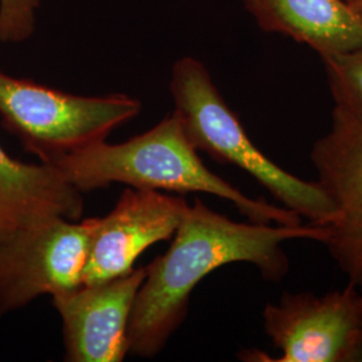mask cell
<instances>
[{
    "instance_id": "2",
    "label": "cell",
    "mask_w": 362,
    "mask_h": 362,
    "mask_svg": "<svg viewBox=\"0 0 362 362\" xmlns=\"http://www.w3.org/2000/svg\"><path fill=\"white\" fill-rule=\"evenodd\" d=\"M175 113L152 129L121 144H94L57 158L52 165L82 194L113 182L130 188L176 194H209L235 204L254 223L298 226L300 216L263 199H250L233 184L211 172L197 155Z\"/></svg>"
},
{
    "instance_id": "5",
    "label": "cell",
    "mask_w": 362,
    "mask_h": 362,
    "mask_svg": "<svg viewBox=\"0 0 362 362\" xmlns=\"http://www.w3.org/2000/svg\"><path fill=\"white\" fill-rule=\"evenodd\" d=\"M264 332L281 350L274 362L362 361V288L348 284L324 296L285 293L266 305Z\"/></svg>"
},
{
    "instance_id": "6",
    "label": "cell",
    "mask_w": 362,
    "mask_h": 362,
    "mask_svg": "<svg viewBox=\"0 0 362 362\" xmlns=\"http://www.w3.org/2000/svg\"><path fill=\"white\" fill-rule=\"evenodd\" d=\"M90 219L47 220L0 242V318L82 285Z\"/></svg>"
},
{
    "instance_id": "11",
    "label": "cell",
    "mask_w": 362,
    "mask_h": 362,
    "mask_svg": "<svg viewBox=\"0 0 362 362\" xmlns=\"http://www.w3.org/2000/svg\"><path fill=\"white\" fill-rule=\"evenodd\" d=\"M266 33L303 43L321 58L362 45V16L345 0H243Z\"/></svg>"
},
{
    "instance_id": "3",
    "label": "cell",
    "mask_w": 362,
    "mask_h": 362,
    "mask_svg": "<svg viewBox=\"0 0 362 362\" xmlns=\"http://www.w3.org/2000/svg\"><path fill=\"white\" fill-rule=\"evenodd\" d=\"M169 90L182 129L197 151L220 164L245 170L282 204L325 227L334 207L318 181H305L274 163L248 137L240 119L224 101L203 62L184 57L172 67Z\"/></svg>"
},
{
    "instance_id": "4",
    "label": "cell",
    "mask_w": 362,
    "mask_h": 362,
    "mask_svg": "<svg viewBox=\"0 0 362 362\" xmlns=\"http://www.w3.org/2000/svg\"><path fill=\"white\" fill-rule=\"evenodd\" d=\"M140 112L141 103L127 94L76 95L0 69L1 127L40 163L106 141Z\"/></svg>"
},
{
    "instance_id": "14",
    "label": "cell",
    "mask_w": 362,
    "mask_h": 362,
    "mask_svg": "<svg viewBox=\"0 0 362 362\" xmlns=\"http://www.w3.org/2000/svg\"><path fill=\"white\" fill-rule=\"evenodd\" d=\"M345 1L362 16V0H345Z\"/></svg>"
},
{
    "instance_id": "12",
    "label": "cell",
    "mask_w": 362,
    "mask_h": 362,
    "mask_svg": "<svg viewBox=\"0 0 362 362\" xmlns=\"http://www.w3.org/2000/svg\"><path fill=\"white\" fill-rule=\"evenodd\" d=\"M322 61L336 106L362 119V45Z\"/></svg>"
},
{
    "instance_id": "8",
    "label": "cell",
    "mask_w": 362,
    "mask_h": 362,
    "mask_svg": "<svg viewBox=\"0 0 362 362\" xmlns=\"http://www.w3.org/2000/svg\"><path fill=\"white\" fill-rule=\"evenodd\" d=\"M189 204L181 196L128 188L104 218L90 219L82 285L101 284L132 272L145 250L168 240Z\"/></svg>"
},
{
    "instance_id": "7",
    "label": "cell",
    "mask_w": 362,
    "mask_h": 362,
    "mask_svg": "<svg viewBox=\"0 0 362 362\" xmlns=\"http://www.w3.org/2000/svg\"><path fill=\"white\" fill-rule=\"evenodd\" d=\"M310 160L334 207L325 245L350 285L362 288V119L336 106Z\"/></svg>"
},
{
    "instance_id": "9",
    "label": "cell",
    "mask_w": 362,
    "mask_h": 362,
    "mask_svg": "<svg viewBox=\"0 0 362 362\" xmlns=\"http://www.w3.org/2000/svg\"><path fill=\"white\" fill-rule=\"evenodd\" d=\"M146 269L52 296L62 320L65 361L121 362L129 354L128 326Z\"/></svg>"
},
{
    "instance_id": "10",
    "label": "cell",
    "mask_w": 362,
    "mask_h": 362,
    "mask_svg": "<svg viewBox=\"0 0 362 362\" xmlns=\"http://www.w3.org/2000/svg\"><path fill=\"white\" fill-rule=\"evenodd\" d=\"M83 194L49 163L15 160L0 144V242L47 220L78 221Z\"/></svg>"
},
{
    "instance_id": "13",
    "label": "cell",
    "mask_w": 362,
    "mask_h": 362,
    "mask_svg": "<svg viewBox=\"0 0 362 362\" xmlns=\"http://www.w3.org/2000/svg\"><path fill=\"white\" fill-rule=\"evenodd\" d=\"M42 0H0V43H23L37 28Z\"/></svg>"
},
{
    "instance_id": "1",
    "label": "cell",
    "mask_w": 362,
    "mask_h": 362,
    "mask_svg": "<svg viewBox=\"0 0 362 362\" xmlns=\"http://www.w3.org/2000/svg\"><path fill=\"white\" fill-rule=\"evenodd\" d=\"M168 251L146 269L128 326L129 353L152 358L165 348L185 321L194 287L221 266L246 262L266 281L279 282L288 272L282 245L294 239L325 243L321 226L239 223L194 199L181 220Z\"/></svg>"
}]
</instances>
